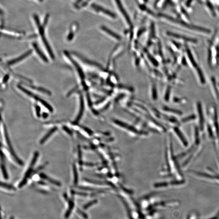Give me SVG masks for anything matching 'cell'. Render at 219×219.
Here are the masks:
<instances>
[{
  "label": "cell",
  "instance_id": "cell-16",
  "mask_svg": "<svg viewBox=\"0 0 219 219\" xmlns=\"http://www.w3.org/2000/svg\"><path fill=\"white\" fill-rule=\"evenodd\" d=\"M113 3H114L115 7L116 9L121 14L122 17V18L124 19V22L126 23V24L128 25H130V21L129 16L127 14V12L125 10L124 7V5L122 4V2L121 0H113Z\"/></svg>",
  "mask_w": 219,
  "mask_h": 219
},
{
  "label": "cell",
  "instance_id": "cell-31",
  "mask_svg": "<svg viewBox=\"0 0 219 219\" xmlns=\"http://www.w3.org/2000/svg\"><path fill=\"white\" fill-rule=\"evenodd\" d=\"M82 129L86 133V134H88L89 136H92L94 134L93 131H92V130H90V129L88 128V127H85L83 126L82 127Z\"/></svg>",
  "mask_w": 219,
  "mask_h": 219
},
{
  "label": "cell",
  "instance_id": "cell-2",
  "mask_svg": "<svg viewBox=\"0 0 219 219\" xmlns=\"http://www.w3.org/2000/svg\"><path fill=\"white\" fill-rule=\"evenodd\" d=\"M182 168L179 164L176 155L173 152V141L171 133L166 138L165 152V165L162 170V174L173 179L182 180L184 179Z\"/></svg>",
  "mask_w": 219,
  "mask_h": 219
},
{
  "label": "cell",
  "instance_id": "cell-36",
  "mask_svg": "<svg viewBox=\"0 0 219 219\" xmlns=\"http://www.w3.org/2000/svg\"><path fill=\"white\" fill-rule=\"evenodd\" d=\"M42 118L44 119H46L48 117V114L47 113H45V112H44L42 114Z\"/></svg>",
  "mask_w": 219,
  "mask_h": 219
},
{
  "label": "cell",
  "instance_id": "cell-29",
  "mask_svg": "<svg viewBox=\"0 0 219 219\" xmlns=\"http://www.w3.org/2000/svg\"><path fill=\"white\" fill-rule=\"evenodd\" d=\"M1 169L2 174H3V177L5 180H8L9 179V175L8 174L6 166L5 164L2 163L1 164Z\"/></svg>",
  "mask_w": 219,
  "mask_h": 219
},
{
  "label": "cell",
  "instance_id": "cell-20",
  "mask_svg": "<svg viewBox=\"0 0 219 219\" xmlns=\"http://www.w3.org/2000/svg\"><path fill=\"white\" fill-rule=\"evenodd\" d=\"M31 51H28L26 53L23 54V55H22L21 56H18V57L17 58L14 59L10 60V61H9V62H8V64L10 65H14V64H16V63H19V62H21V61L24 60L28 56H29V55H30V54H31Z\"/></svg>",
  "mask_w": 219,
  "mask_h": 219
},
{
  "label": "cell",
  "instance_id": "cell-15",
  "mask_svg": "<svg viewBox=\"0 0 219 219\" xmlns=\"http://www.w3.org/2000/svg\"><path fill=\"white\" fill-rule=\"evenodd\" d=\"M3 127H4L3 128H4V136H5V141H6V144H7L10 153L12 157H14V160L16 161L18 164L21 166L23 165L24 163H23V161L20 159L17 156V155L16 153H15V151H14L13 146H12L10 140V137L9 136L7 129L5 125H4Z\"/></svg>",
  "mask_w": 219,
  "mask_h": 219
},
{
  "label": "cell",
  "instance_id": "cell-17",
  "mask_svg": "<svg viewBox=\"0 0 219 219\" xmlns=\"http://www.w3.org/2000/svg\"><path fill=\"white\" fill-rule=\"evenodd\" d=\"M210 86L212 93L215 100L219 103V88L218 84L217 83L216 80L214 77H212L210 80Z\"/></svg>",
  "mask_w": 219,
  "mask_h": 219
},
{
  "label": "cell",
  "instance_id": "cell-25",
  "mask_svg": "<svg viewBox=\"0 0 219 219\" xmlns=\"http://www.w3.org/2000/svg\"><path fill=\"white\" fill-rule=\"evenodd\" d=\"M173 100L174 103L179 105L185 104L188 102L187 99L185 97H174Z\"/></svg>",
  "mask_w": 219,
  "mask_h": 219
},
{
  "label": "cell",
  "instance_id": "cell-8",
  "mask_svg": "<svg viewBox=\"0 0 219 219\" xmlns=\"http://www.w3.org/2000/svg\"><path fill=\"white\" fill-rule=\"evenodd\" d=\"M115 126L120 129L121 130L123 131L128 135H129L133 138H143L149 136V134L147 130H145L144 129L138 128L134 127L132 125L125 124V123L117 122H114Z\"/></svg>",
  "mask_w": 219,
  "mask_h": 219
},
{
  "label": "cell",
  "instance_id": "cell-30",
  "mask_svg": "<svg viewBox=\"0 0 219 219\" xmlns=\"http://www.w3.org/2000/svg\"><path fill=\"white\" fill-rule=\"evenodd\" d=\"M1 187L5 188L6 189L9 190H16L14 186L12 185L8 184V183H4V182H1Z\"/></svg>",
  "mask_w": 219,
  "mask_h": 219
},
{
  "label": "cell",
  "instance_id": "cell-1",
  "mask_svg": "<svg viewBox=\"0 0 219 219\" xmlns=\"http://www.w3.org/2000/svg\"><path fill=\"white\" fill-rule=\"evenodd\" d=\"M203 133L197 125L194 126L190 144L186 150L177 155L179 161L182 162L180 165L182 170L187 171L201 155L203 148Z\"/></svg>",
  "mask_w": 219,
  "mask_h": 219
},
{
  "label": "cell",
  "instance_id": "cell-3",
  "mask_svg": "<svg viewBox=\"0 0 219 219\" xmlns=\"http://www.w3.org/2000/svg\"><path fill=\"white\" fill-rule=\"evenodd\" d=\"M204 132L214 148L219 171V115L215 107H212L209 111Z\"/></svg>",
  "mask_w": 219,
  "mask_h": 219
},
{
  "label": "cell",
  "instance_id": "cell-34",
  "mask_svg": "<svg viewBox=\"0 0 219 219\" xmlns=\"http://www.w3.org/2000/svg\"><path fill=\"white\" fill-rule=\"evenodd\" d=\"M63 130L65 131V132H66L69 135H72L73 134V132H72V131L69 128L67 127L66 126H63Z\"/></svg>",
  "mask_w": 219,
  "mask_h": 219
},
{
  "label": "cell",
  "instance_id": "cell-37",
  "mask_svg": "<svg viewBox=\"0 0 219 219\" xmlns=\"http://www.w3.org/2000/svg\"><path fill=\"white\" fill-rule=\"evenodd\" d=\"M33 1H36L38 2H42L44 0H33Z\"/></svg>",
  "mask_w": 219,
  "mask_h": 219
},
{
  "label": "cell",
  "instance_id": "cell-22",
  "mask_svg": "<svg viewBox=\"0 0 219 219\" xmlns=\"http://www.w3.org/2000/svg\"><path fill=\"white\" fill-rule=\"evenodd\" d=\"M164 111H166L168 114H169L170 116H173L177 118L181 117L183 114L182 111L175 109L165 108Z\"/></svg>",
  "mask_w": 219,
  "mask_h": 219
},
{
  "label": "cell",
  "instance_id": "cell-10",
  "mask_svg": "<svg viewBox=\"0 0 219 219\" xmlns=\"http://www.w3.org/2000/svg\"><path fill=\"white\" fill-rule=\"evenodd\" d=\"M39 153L36 151L33 155V156L32 158L31 161L30 163L29 166L28 168L27 171L24 174V177L23 178V179L21 180V182L18 185V188H21L23 187L27 183L28 180L29 178L31 176L32 174H33L34 171H33V168L35 166V164L36 163L39 156Z\"/></svg>",
  "mask_w": 219,
  "mask_h": 219
},
{
  "label": "cell",
  "instance_id": "cell-24",
  "mask_svg": "<svg viewBox=\"0 0 219 219\" xmlns=\"http://www.w3.org/2000/svg\"><path fill=\"white\" fill-rule=\"evenodd\" d=\"M196 121V116L195 114L187 116L185 117L182 118L180 120V123L182 124H187Z\"/></svg>",
  "mask_w": 219,
  "mask_h": 219
},
{
  "label": "cell",
  "instance_id": "cell-11",
  "mask_svg": "<svg viewBox=\"0 0 219 219\" xmlns=\"http://www.w3.org/2000/svg\"><path fill=\"white\" fill-rule=\"evenodd\" d=\"M180 127L174 126L169 127L170 133L173 134L176 137L182 146L187 148L189 145V143L185 134L180 128Z\"/></svg>",
  "mask_w": 219,
  "mask_h": 219
},
{
  "label": "cell",
  "instance_id": "cell-7",
  "mask_svg": "<svg viewBox=\"0 0 219 219\" xmlns=\"http://www.w3.org/2000/svg\"><path fill=\"white\" fill-rule=\"evenodd\" d=\"M206 172L188 170L187 173L194 179L217 185L219 186V172H215L212 168H208Z\"/></svg>",
  "mask_w": 219,
  "mask_h": 219
},
{
  "label": "cell",
  "instance_id": "cell-23",
  "mask_svg": "<svg viewBox=\"0 0 219 219\" xmlns=\"http://www.w3.org/2000/svg\"><path fill=\"white\" fill-rule=\"evenodd\" d=\"M58 130V127H54L52 128L49 131H48L45 135L44 136L43 138L41 139L40 141V144H43L49 138H50V137L51 136L54 132H56Z\"/></svg>",
  "mask_w": 219,
  "mask_h": 219
},
{
  "label": "cell",
  "instance_id": "cell-6",
  "mask_svg": "<svg viewBox=\"0 0 219 219\" xmlns=\"http://www.w3.org/2000/svg\"><path fill=\"white\" fill-rule=\"evenodd\" d=\"M184 50L185 55L186 56L188 67H190L194 71L199 83L201 85H205L206 84L205 76L201 67L199 66L196 56L194 54L187 44L185 45Z\"/></svg>",
  "mask_w": 219,
  "mask_h": 219
},
{
  "label": "cell",
  "instance_id": "cell-28",
  "mask_svg": "<svg viewBox=\"0 0 219 219\" xmlns=\"http://www.w3.org/2000/svg\"><path fill=\"white\" fill-rule=\"evenodd\" d=\"M74 204L73 201H71V200L69 201V208L65 213V218H68L70 215L71 212H72V210L74 209Z\"/></svg>",
  "mask_w": 219,
  "mask_h": 219
},
{
  "label": "cell",
  "instance_id": "cell-5",
  "mask_svg": "<svg viewBox=\"0 0 219 219\" xmlns=\"http://www.w3.org/2000/svg\"><path fill=\"white\" fill-rule=\"evenodd\" d=\"M159 16L162 21L163 20L166 23H169L170 24L175 25L179 28H182L188 32L203 35H209L212 33L211 30L209 29L193 25L190 24L189 23H187L186 21L177 19L166 14H160Z\"/></svg>",
  "mask_w": 219,
  "mask_h": 219
},
{
  "label": "cell",
  "instance_id": "cell-26",
  "mask_svg": "<svg viewBox=\"0 0 219 219\" xmlns=\"http://www.w3.org/2000/svg\"><path fill=\"white\" fill-rule=\"evenodd\" d=\"M33 48L35 49V51H36L37 54H38L39 56H40V57L41 58L42 60H43L44 62H48V59H46V57L44 56L43 53H41V51L40 50V48H39L37 44L36 43H33Z\"/></svg>",
  "mask_w": 219,
  "mask_h": 219
},
{
  "label": "cell",
  "instance_id": "cell-9",
  "mask_svg": "<svg viewBox=\"0 0 219 219\" xmlns=\"http://www.w3.org/2000/svg\"><path fill=\"white\" fill-rule=\"evenodd\" d=\"M196 115V125L202 133L204 132L205 130L206 120L205 113L203 109V104L201 102H197L195 104Z\"/></svg>",
  "mask_w": 219,
  "mask_h": 219
},
{
  "label": "cell",
  "instance_id": "cell-21",
  "mask_svg": "<svg viewBox=\"0 0 219 219\" xmlns=\"http://www.w3.org/2000/svg\"><path fill=\"white\" fill-rule=\"evenodd\" d=\"M40 177L41 178L45 180V181H48L50 183L56 186L59 187L62 185V184H61V183L59 182L56 181V180L53 179L50 177L48 176L47 174H45V173H40Z\"/></svg>",
  "mask_w": 219,
  "mask_h": 219
},
{
  "label": "cell",
  "instance_id": "cell-13",
  "mask_svg": "<svg viewBox=\"0 0 219 219\" xmlns=\"http://www.w3.org/2000/svg\"><path fill=\"white\" fill-rule=\"evenodd\" d=\"M91 8L95 13L102 16L105 17L106 18L113 20L116 18V15L113 12L101 5L96 4H92L91 6Z\"/></svg>",
  "mask_w": 219,
  "mask_h": 219
},
{
  "label": "cell",
  "instance_id": "cell-12",
  "mask_svg": "<svg viewBox=\"0 0 219 219\" xmlns=\"http://www.w3.org/2000/svg\"><path fill=\"white\" fill-rule=\"evenodd\" d=\"M186 183V180L185 179L182 180L173 179L170 181H165V182L155 183V188H162L171 187H180L185 185Z\"/></svg>",
  "mask_w": 219,
  "mask_h": 219
},
{
  "label": "cell",
  "instance_id": "cell-4",
  "mask_svg": "<svg viewBox=\"0 0 219 219\" xmlns=\"http://www.w3.org/2000/svg\"><path fill=\"white\" fill-rule=\"evenodd\" d=\"M33 18L35 29L37 32V36L39 37L47 52L49 54L50 57L52 59H54V54L46 36V28L49 20V14H46L44 18L42 19L37 14H34Z\"/></svg>",
  "mask_w": 219,
  "mask_h": 219
},
{
  "label": "cell",
  "instance_id": "cell-18",
  "mask_svg": "<svg viewBox=\"0 0 219 219\" xmlns=\"http://www.w3.org/2000/svg\"><path fill=\"white\" fill-rule=\"evenodd\" d=\"M4 29L3 30V32L4 34L10 35L12 37L14 36V37L19 38L23 37L24 34V33L23 32L18 31L17 30H13L12 29H10V30L7 29V31L4 29Z\"/></svg>",
  "mask_w": 219,
  "mask_h": 219
},
{
  "label": "cell",
  "instance_id": "cell-32",
  "mask_svg": "<svg viewBox=\"0 0 219 219\" xmlns=\"http://www.w3.org/2000/svg\"><path fill=\"white\" fill-rule=\"evenodd\" d=\"M35 113L36 116L37 117L40 118L41 116V108L38 105H35Z\"/></svg>",
  "mask_w": 219,
  "mask_h": 219
},
{
  "label": "cell",
  "instance_id": "cell-27",
  "mask_svg": "<svg viewBox=\"0 0 219 219\" xmlns=\"http://www.w3.org/2000/svg\"><path fill=\"white\" fill-rule=\"evenodd\" d=\"M73 176H74V184L77 185L78 182V173L76 165L74 163L73 165Z\"/></svg>",
  "mask_w": 219,
  "mask_h": 219
},
{
  "label": "cell",
  "instance_id": "cell-33",
  "mask_svg": "<svg viewBox=\"0 0 219 219\" xmlns=\"http://www.w3.org/2000/svg\"><path fill=\"white\" fill-rule=\"evenodd\" d=\"M198 215L196 213H192L188 216L187 219H197Z\"/></svg>",
  "mask_w": 219,
  "mask_h": 219
},
{
  "label": "cell",
  "instance_id": "cell-19",
  "mask_svg": "<svg viewBox=\"0 0 219 219\" xmlns=\"http://www.w3.org/2000/svg\"><path fill=\"white\" fill-rule=\"evenodd\" d=\"M78 24L76 23H73L72 24L67 34V39L68 40L71 41L73 40L74 35H75V33L78 29Z\"/></svg>",
  "mask_w": 219,
  "mask_h": 219
},
{
  "label": "cell",
  "instance_id": "cell-14",
  "mask_svg": "<svg viewBox=\"0 0 219 219\" xmlns=\"http://www.w3.org/2000/svg\"><path fill=\"white\" fill-rule=\"evenodd\" d=\"M167 35L170 37L173 38L174 39L177 40L179 42H184L185 44H192V45H196L198 44V41L196 39L189 37L185 35L178 33H174L173 32H168Z\"/></svg>",
  "mask_w": 219,
  "mask_h": 219
},
{
  "label": "cell",
  "instance_id": "cell-35",
  "mask_svg": "<svg viewBox=\"0 0 219 219\" xmlns=\"http://www.w3.org/2000/svg\"><path fill=\"white\" fill-rule=\"evenodd\" d=\"M47 165V163H45V164H43V165L39 167L35 171H34V172H35V173H37L39 171H41V170L44 168Z\"/></svg>",
  "mask_w": 219,
  "mask_h": 219
}]
</instances>
